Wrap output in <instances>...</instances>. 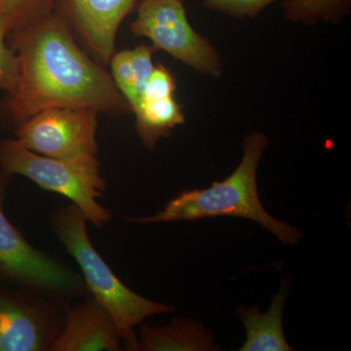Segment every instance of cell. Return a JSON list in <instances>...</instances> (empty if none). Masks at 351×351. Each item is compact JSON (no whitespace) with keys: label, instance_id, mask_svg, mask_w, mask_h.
Wrapping results in <instances>:
<instances>
[{"label":"cell","instance_id":"14","mask_svg":"<svg viewBox=\"0 0 351 351\" xmlns=\"http://www.w3.org/2000/svg\"><path fill=\"white\" fill-rule=\"evenodd\" d=\"M133 112L136 117V131L143 145L149 151H154L161 138L169 137L173 129L186 121L182 106L176 101L174 96L156 100L144 99Z\"/></svg>","mask_w":351,"mask_h":351},{"label":"cell","instance_id":"4","mask_svg":"<svg viewBox=\"0 0 351 351\" xmlns=\"http://www.w3.org/2000/svg\"><path fill=\"white\" fill-rule=\"evenodd\" d=\"M0 170L23 176L45 191L64 196L97 228H104L112 219V212L99 202L105 196L107 182L98 156L56 158L27 149L17 138H3Z\"/></svg>","mask_w":351,"mask_h":351},{"label":"cell","instance_id":"8","mask_svg":"<svg viewBox=\"0 0 351 351\" xmlns=\"http://www.w3.org/2000/svg\"><path fill=\"white\" fill-rule=\"evenodd\" d=\"M98 112L89 108H51L32 115L15 132L27 149L56 158L98 156Z\"/></svg>","mask_w":351,"mask_h":351},{"label":"cell","instance_id":"2","mask_svg":"<svg viewBox=\"0 0 351 351\" xmlns=\"http://www.w3.org/2000/svg\"><path fill=\"white\" fill-rule=\"evenodd\" d=\"M269 143L265 134L252 132L244 137L241 162L223 181L215 182L208 189L182 191L152 216H128L125 219L145 225L237 217L257 221L283 244L294 246L302 237L301 230L267 213L258 196V166Z\"/></svg>","mask_w":351,"mask_h":351},{"label":"cell","instance_id":"17","mask_svg":"<svg viewBox=\"0 0 351 351\" xmlns=\"http://www.w3.org/2000/svg\"><path fill=\"white\" fill-rule=\"evenodd\" d=\"M9 25L0 16V90L13 96L19 86L21 61L17 53L7 43Z\"/></svg>","mask_w":351,"mask_h":351},{"label":"cell","instance_id":"18","mask_svg":"<svg viewBox=\"0 0 351 351\" xmlns=\"http://www.w3.org/2000/svg\"><path fill=\"white\" fill-rule=\"evenodd\" d=\"M277 0H203V4L210 10L217 11L235 18L254 20L263 9Z\"/></svg>","mask_w":351,"mask_h":351},{"label":"cell","instance_id":"20","mask_svg":"<svg viewBox=\"0 0 351 351\" xmlns=\"http://www.w3.org/2000/svg\"><path fill=\"white\" fill-rule=\"evenodd\" d=\"M7 101H8V95H6L3 99L0 100V121L3 119L4 115L6 112Z\"/></svg>","mask_w":351,"mask_h":351},{"label":"cell","instance_id":"1","mask_svg":"<svg viewBox=\"0 0 351 351\" xmlns=\"http://www.w3.org/2000/svg\"><path fill=\"white\" fill-rule=\"evenodd\" d=\"M7 41L21 61L19 86L8 95L1 121L9 130L46 108H89L114 117L131 112L110 73L53 11L9 32Z\"/></svg>","mask_w":351,"mask_h":351},{"label":"cell","instance_id":"7","mask_svg":"<svg viewBox=\"0 0 351 351\" xmlns=\"http://www.w3.org/2000/svg\"><path fill=\"white\" fill-rule=\"evenodd\" d=\"M64 307L31 291L0 288V351H51Z\"/></svg>","mask_w":351,"mask_h":351},{"label":"cell","instance_id":"12","mask_svg":"<svg viewBox=\"0 0 351 351\" xmlns=\"http://www.w3.org/2000/svg\"><path fill=\"white\" fill-rule=\"evenodd\" d=\"M289 295V285L283 283L274 295L267 313L257 306L239 307L237 314L246 328V341L240 351H291L282 325V313Z\"/></svg>","mask_w":351,"mask_h":351},{"label":"cell","instance_id":"6","mask_svg":"<svg viewBox=\"0 0 351 351\" xmlns=\"http://www.w3.org/2000/svg\"><path fill=\"white\" fill-rule=\"evenodd\" d=\"M136 13L131 32L149 38L154 51H164L203 75H221L218 52L189 24L184 1L144 0Z\"/></svg>","mask_w":351,"mask_h":351},{"label":"cell","instance_id":"13","mask_svg":"<svg viewBox=\"0 0 351 351\" xmlns=\"http://www.w3.org/2000/svg\"><path fill=\"white\" fill-rule=\"evenodd\" d=\"M154 48L141 44L133 49L115 52L110 64L112 78L131 112L137 108L144 95L145 84L154 71Z\"/></svg>","mask_w":351,"mask_h":351},{"label":"cell","instance_id":"19","mask_svg":"<svg viewBox=\"0 0 351 351\" xmlns=\"http://www.w3.org/2000/svg\"><path fill=\"white\" fill-rule=\"evenodd\" d=\"M177 80L169 69L162 64H154V71L145 84L142 100H156L174 96Z\"/></svg>","mask_w":351,"mask_h":351},{"label":"cell","instance_id":"16","mask_svg":"<svg viewBox=\"0 0 351 351\" xmlns=\"http://www.w3.org/2000/svg\"><path fill=\"white\" fill-rule=\"evenodd\" d=\"M50 11H52V0H0V16L6 20L9 32L24 27Z\"/></svg>","mask_w":351,"mask_h":351},{"label":"cell","instance_id":"10","mask_svg":"<svg viewBox=\"0 0 351 351\" xmlns=\"http://www.w3.org/2000/svg\"><path fill=\"white\" fill-rule=\"evenodd\" d=\"M122 339L110 313L91 295L69 304L51 351H117Z\"/></svg>","mask_w":351,"mask_h":351},{"label":"cell","instance_id":"9","mask_svg":"<svg viewBox=\"0 0 351 351\" xmlns=\"http://www.w3.org/2000/svg\"><path fill=\"white\" fill-rule=\"evenodd\" d=\"M144 0H52V11L63 21L95 61L108 66L122 22L137 12Z\"/></svg>","mask_w":351,"mask_h":351},{"label":"cell","instance_id":"3","mask_svg":"<svg viewBox=\"0 0 351 351\" xmlns=\"http://www.w3.org/2000/svg\"><path fill=\"white\" fill-rule=\"evenodd\" d=\"M88 223L82 210L71 202L50 215L51 230L80 265L89 295L112 315L123 345L135 339V328L145 318L175 308L145 299L122 283L92 244Z\"/></svg>","mask_w":351,"mask_h":351},{"label":"cell","instance_id":"5","mask_svg":"<svg viewBox=\"0 0 351 351\" xmlns=\"http://www.w3.org/2000/svg\"><path fill=\"white\" fill-rule=\"evenodd\" d=\"M12 178L0 170V285L31 291L66 308L89 295L82 274L32 246L6 218L3 202Z\"/></svg>","mask_w":351,"mask_h":351},{"label":"cell","instance_id":"21","mask_svg":"<svg viewBox=\"0 0 351 351\" xmlns=\"http://www.w3.org/2000/svg\"><path fill=\"white\" fill-rule=\"evenodd\" d=\"M182 1H184V0H182Z\"/></svg>","mask_w":351,"mask_h":351},{"label":"cell","instance_id":"15","mask_svg":"<svg viewBox=\"0 0 351 351\" xmlns=\"http://www.w3.org/2000/svg\"><path fill=\"white\" fill-rule=\"evenodd\" d=\"M282 8L291 22L313 25L323 20L338 24L350 13L351 0H285Z\"/></svg>","mask_w":351,"mask_h":351},{"label":"cell","instance_id":"11","mask_svg":"<svg viewBox=\"0 0 351 351\" xmlns=\"http://www.w3.org/2000/svg\"><path fill=\"white\" fill-rule=\"evenodd\" d=\"M140 336L123 343L129 351H202L217 350L213 335L189 318L177 317L165 326L138 325Z\"/></svg>","mask_w":351,"mask_h":351}]
</instances>
